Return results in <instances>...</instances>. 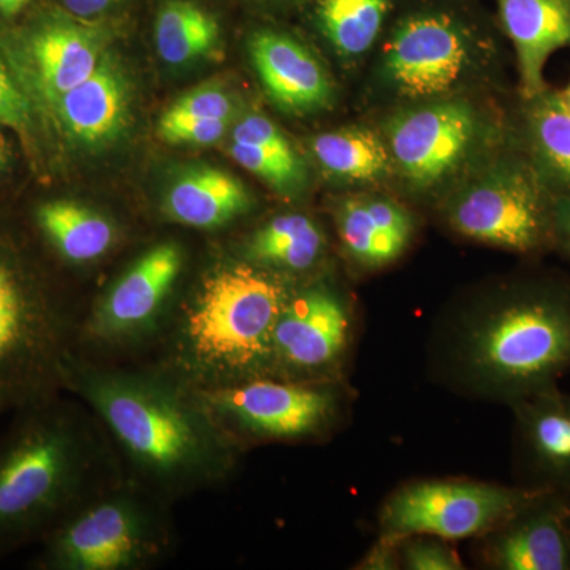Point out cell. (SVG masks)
Instances as JSON below:
<instances>
[{
    "label": "cell",
    "instance_id": "1",
    "mask_svg": "<svg viewBox=\"0 0 570 570\" xmlns=\"http://www.w3.org/2000/svg\"><path fill=\"white\" fill-rule=\"evenodd\" d=\"M426 373L452 395L512 406L570 370V276L524 272L452 299L431 321Z\"/></svg>",
    "mask_w": 570,
    "mask_h": 570
},
{
    "label": "cell",
    "instance_id": "2",
    "mask_svg": "<svg viewBox=\"0 0 570 570\" xmlns=\"http://www.w3.org/2000/svg\"><path fill=\"white\" fill-rule=\"evenodd\" d=\"M66 389L99 415L153 494H178L224 482L242 442L206 411L194 390L156 374L104 370L75 356Z\"/></svg>",
    "mask_w": 570,
    "mask_h": 570
},
{
    "label": "cell",
    "instance_id": "3",
    "mask_svg": "<svg viewBox=\"0 0 570 570\" xmlns=\"http://www.w3.org/2000/svg\"><path fill=\"white\" fill-rule=\"evenodd\" d=\"M104 448L59 396L18 411L0 438V554L41 539L94 493Z\"/></svg>",
    "mask_w": 570,
    "mask_h": 570
},
{
    "label": "cell",
    "instance_id": "4",
    "mask_svg": "<svg viewBox=\"0 0 570 570\" xmlns=\"http://www.w3.org/2000/svg\"><path fill=\"white\" fill-rule=\"evenodd\" d=\"M292 287L246 261L205 276L184 309L175 346L195 389L269 377L273 330Z\"/></svg>",
    "mask_w": 570,
    "mask_h": 570
},
{
    "label": "cell",
    "instance_id": "5",
    "mask_svg": "<svg viewBox=\"0 0 570 570\" xmlns=\"http://www.w3.org/2000/svg\"><path fill=\"white\" fill-rule=\"evenodd\" d=\"M78 335L77 321L0 245V414L66 389Z\"/></svg>",
    "mask_w": 570,
    "mask_h": 570
},
{
    "label": "cell",
    "instance_id": "6",
    "mask_svg": "<svg viewBox=\"0 0 570 570\" xmlns=\"http://www.w3.org/2000/svg\"><path fill=\"white\" fill-rule=\"evenodd\" d=\"M553 209L554 195L512 142L448 195L442 217L463 238L532 258L553 250Z\"/></svg>",
    "mask_w": 570,
    "mask_h": 570
},
{
    "label": "cell",
    "instance_id": "7",
    "mask_svg": "<svg viewBox=\"0 0 570 570\" xmlns=\"http://www.w3.org/2000/svg\"><path fill=\"white\" fill-rule=\"evenodd\" d=\"M41 542L37 569L138 570L164 557L170 534L151 491L122 487L85 499Z\"/></svg>",
    "mask_w": 570,
    "mask_h": 570
},
{
    "label": "cell",
    "instance_id": "8",
    "mask_svg": "<svg viewBox=\"0 0 570 570\" xmlns=\"http://www.w3.org/2000/svg\"><path fill=\"white\" fill-rule=\"evenodd\" d=\"M193 390L213 419L242 444L321 441L346 425L355 403L348 381L261 377Z\"/></svg>",
    "mask_w": 570,
    "mask_h": 570
},
{
    "label": "cell",
    "instance_id": "9",
    "mask_svg": "<svg viewBox=\"0 0 570 570\" xmlns=\"http://www.w3.org/2000/svg\"><path fill=\"white\" fill-rule=\"evenodd\" d=\"M501 138L497 121L456 96L423 100L393 115L385 126L393 168L419 194L448 186Z\"/></svg>",
    "mask_w": 570,
    "mask_h": 570
},
{
    "label": "cell",
    "instance_id": "10",
    "mask_svg": "<svg viewBox=\"0 0 570 570\" xmlns=\"http://www.w3.org/2000/svg\"><path fill=\"white\" fill-rule=\"evenodd\" d=\"M358 328V309L341 285L294 284L273 330L269 377L347 381Z\"/></svg>",
    "mask_w": 570,
    "mask_h": 570
},
{
    "label": "cell",
    "instance_id": "11",
    "mask_svg": "<svg viewBox=\"0 0 570 570\" xmlns=\"http://www.w3.org/2000/svg\"><path fill=\"white\" fill-rule=\"evenodd\" d=\"M535 490L464 478L415 479L401 483L382 502L379 538L434 535L459 542L493 530Z\"/></svg>",
    "mask_w": 570,
    "mask_h": 570
},
{
    "label": "cell",
    "instance_id": "12",
    "mask_svg": "<svg viewBox=\"0 0 570 570\" xmlns=\"http://www.w3.org/2000/svg\"><path fill=\"white\" fill-rule=\"evenodd\" d=\"M479 43L459 14L420 10L400 20L390 33L382 75L397 96L433 100L455 96L478 66Z\"/></svg>",
    "mask_w": 570,
    "mask_h": 570
},
{
    "label": "cell",
    "instance_id": "13",
    "mask_svg": "<svg viewBox=\"0 0 570 570\" xmlns=\"http://www.w3.org/2000/svg\"><path fill=\"white\" fill-rule=\"evenodd\" d=\"M475 557L491 570H570L568 497L535 491L475 539Z\"/></svg>",
    "mask_w": 570,
    "mask_h": 570
},
{
    "label": "cell",
    "instance_id": "14",
    "mask_svg": "<svg viewBox=\"0 0 570 570\" xmlns=\"http://www.w3.org/2000/svg\"><path fill=\"white\" fill-rule=\"evenodd\" d=\"M181 268L183 253L175 243L146 250L96 307L88 321L89 335L110 346L149 335L163 322Z\"/></svg>",
    "mask_w": 570,
    "mask_h": 570
},
{
    "label": "cell",
    "instance_id": "15",
    "mask_svg": "<svg viewBox=\"0 0 570 570\" xmlns=\"http://www.w3.org/2000/svg\"><path fill=\"white\" fill-rule=\"evenodd\" d=\"M509 409L517 485L570 494V393L550 385Z\"/></svg>",
    "mask_w": 570,
    "mask_h": 570
},
{
    "label": "cell",
    "instance_id": "16",
    "mask_svg": "<svg viewBox=\"0 0 570 570\" xmlns=\"http://www.w3.org/2000/svg\"><path fill=\"white\" fill-rule=\"evenodd\" d=\"M26 52L33 82L50 105L91 77L105 55L99 32L58 13L33 22Z\"/></svg>",
    "mask_w": 570,
    "mask_h": 570
},
{
    "label": "cell",
    "instance_id": "17",
    "mask_svg": "<svg viewBox=\"0 0 570 570\" xmlns=\"http://www.w3.org/2000/svg\"><path fill=\"white\" fill-rule=\"evenodd\" d=\"M249 52L265 92L277 107L306 115L332 105L335 89L325 67L294 37L264 29L254 33Z\"/></svg>",
    "mask_w": 570,
    "mask_h": 570
},
{
    "label": "cell",
    "instance_id": "18",
    "mask_svg": "<svg viewBox=\"0 0 570 570\" xmlns=\"http://www.w3.org/2000/svg\"><path fill=\"white\" fill-rule=\"evenodd\" d=\"M333 217L343 253L365 272L395 264L412 245L417 230L409 209L377 195L343 198Z\"/></svg>",
    "mask_w": 570,
    "mask_h": 570
},
{
    "label": "cell",
    "instance_id": "19",
    "mask_svg": "<svg viewBox=\"0 0 570 570\" xmlns=\"http://www.w3.org/2000/svg\"><path fill=\"white\" fill-rule=\"evenodd\" d=\"M498 9L515 50L520 96H535L547 88L551 56L570 48V0H498Z\"/></svg>",
    "mask_w": 570,
    "mask_h": 570
},
{
    "label": "cell",
    "instance_id": "20",
    "mask_svg": "<svg viewBox=\"0 0 570 570\" xmlns=\"http://www.w3.org/2000/svg\"><path fill=\"white\" fill-rule=\"evenodd\" d=\"M71 140L100 146L116 140L130 118V88L111 56L104 55L91 77L51 105Z\"/></svg>",
    "mask_w": 570,
    "mask_h": 570
},
{
    "label": "cell",
    "instance_id": "21",
    "mask_svg": "<svg viewBox=\"0 0 570 570\" xmlns=\"http://www.w3.org/2000/svg\"><path fill=\"white\" fill-rule=\"evenodd\" d=\"M512 142L554 197H570V110L561 92L547 86L535 96H520Z\"/></svg>",
    "mask_w": 570,
    "mask_h": 570
},
{
    "label": "cell",
    "instance_id": "22",
    "mask_svg": "<svg viewBox=\"0 0 570 570\" xmlns=\"http://www.w3.org/2000/svg\"><path fill=\"white\" fill-rule=\"evenodd\" d=\"M325 254L324 230L303 213L277 214L254 232L245 247L246 262L285 279L309 275Z\"/></svg>",
    "mask_w": 570,
    "mask_h": 570
},
{
    "label": "cell",
    "instance_id": "23",
    "mask_svg": "<svg viewBox=\"0 0 570 570\" xmlns=\"http://www.w3.org/2000/svg\"><path fill=\"white\" fill-rule=\"evenodd\" d=\"M250 208L246 187L217 168H197L168 190L165 212L176 223L197 228L219 227Z\"/></svg>",
    "mask_w": 570,
    "mask_h": 570
},
{
    "label": "cell",
    "instance_id": "24",
    "mask_svg": "<svg viewBox=\"0 0 570 570\" xmlns=\"http://www.w3.org/2000/svg\"><path fill=\"white\" fill-rule=\"evenodd\" d=\"M45 242L69 264L99 261L118 242V228L107 216L71 200H50L33 213Z\"/></svg>",
    "mask_w": 570,
    "mask_h": 570
},
{
    "label": "cell",
    "instance_id": "25",
    "mask_svg": "<svg viewBox=\"0 0 570 570\" xmlns=\"http://www.w3.org/2000/svg\"><path fill=\"white\" fill-rule=\"evenodd\" d=\"M311 151L326 174L341 181H379L393 168L385 140L362 127L317 135Z\"/></svg>",
    "mask_w": 570,
    "mask_h": 570
},
{
    "label": "cell",
    "instance_id": "26",
    "mask_svg": "<svg viewBox=\"0 0 570 570\" xmlns=\"http://www.w3.org/2000/svg\"><path fill=\"white\" fill-rule=\"evenodd\" d=\"M393 0H317L316 18L337 55L355 59L376 43Z\"/></svg>",
    "mask_w": 570,
    "mask_h": 570
},
{
    "label": "cell",
    "instance_id": "27",
    "mask_svg": "<svg viewBox=\"0 0 570 570\" xmlns=\"http://www.w3.org/2000/svg\"><path fill=\"white\" fill-rule=\"evenodd\" d=\"M216 18L189 0H171L157 14L156 47L170 66H183L208 55L219 43Z\"/></svg>",
    "mask_w": 570,
    "mask_h": 570
},
{
    "label": "cell",
    "instance_id": "28",
    "mask_svg": "<svg viewBox=\"0 0 570 570\" xmlns=\"http://www.w3.org/2000/svg\"><path fill=\"white\" fill-rule=\"evenodd\" d=\"M230 154L242 167L264 179L279 193H295L305 181V165L299 156H283L242 141H232Z\"/></svg>",
    "mask_w": 570,
    "mask_h": 570
},
{
    "label": "cell",
    "instance_id": "29",
    "mask_svg": "<svg viewBox=\"0 0 570 570\" xmlns=\"http://www.w3.org/2000/svg\"><path fill=\"white\" fill-rule=\"evenodd\" d=\"M400 568L403 570L466 569L450 540L434 535H409L400 540Z\"/></svg>",
    "mask_w": 570,
    "mask_h": 570
},
{
    "label": "cell",
    "instance_id": "30",
    "mask_svg": "<svg viewBox=\"0 0 570 570\" xmlns=\"http://www.w3.org/2000/svg\"><path fill=\"white\" fill-rule=\"evenodd\" d=\"M235 104L227 92L219 88H200L176 100L170 110L164 112L167 119H232Z\"/></svg>",
    "mask_w": 570,
    "mask_h": 570
},
{
    "label": "cell",
    "instance_id": "31",
    "mask_svg": "<svg viewBox=\"0 0 570 570\" xmlns=\"http://www.w3.org/2000/svg\"><path fill=\"white\" fill-rule=\"evenodd\" d=\"M232 119L160 118L157 134L170 145L212 146L223 140Z\"/></svg>",
    "mask_w": 570,
    "mask_h": 570
},
{
    "label": "cell",
    "instance_id": "32",
    "mask_svg": "<svg viewBox=\"0 0 570 570\" xmlns=\"http://www.w3.org/2000/svg\"><path fill=\"white\" fill-rule=\"evenodd\" d=\"M232 141L249 142V145L261 146V148L283 154V156H298L288 138L281 132L279 127L262 115L246 116L236 124Z\"/></svg>",
    "mask_w": 570,
    "mask_h": 570
},
{
    "label": "cell",
    "instance_id": "33",
    "mask_svg": "<svg viewBox=\"0 0 570 570\" xmlns=\"http://www.w3.org/2000/svg\"><path fill=\"white\" fill-rule=\"evenodd\" d=\"M31 107L20 85L13 80L6 63L0 61V124L17 130L28 129Z\"/></svg>",
    "mask_w": 570,
    "mask_h": 570
},
{
    "label": "cell",
    "instance_id": "34",
    "mask_svg": "<svg viewBox=\"0 0 570 570\" xmlns=\"http://www.w3.org/2000/svg\"><path fill=\"white\" fill-rule=\"evenodd\" d=\"M360 570H401L400 540L379 538L366 551L365 557L356 562Z\"/></svg>",
    "mask_w": 570,
    "mask_h": 570
},
{
    "label": "cell",
    "instance_id": "35",
    "mask_svg": "<svg viewBox=\"0 0 570 570\" xmlns=\"http://www.w3.org/2000/svg\"><path fill=\"white\" fill-rule=\"evenodd\" d=\"M553 250L570 261V197H554Z\"/></svg>",
    "mask_w": 570,
    "mask_h": 570
},
{
    "label": "cell",
    "instance_id": "36",
    "mask_svg": "<svg viewBox=\"0 0 570 570\" xmlns=\"http://www.w3.org/2000/svg\"><path fill=\"white\" fill-rule=\"evenodd\" d=\"M59 2L71 17L91 20V18L102 17L121 0H59Z\"/></svg>",
    "mask_w": 570,
    "mask_h": 570
},
{
    "label": "cell",
    "instance_id": "37",
    "mask_svg": "<svg viewBox=\"0 0 570 570\" xmlns=\"http://www.w3.org/2000/svg\"><path fill=\"white\" fill-rule=\"evenodd\" d=\"M33 0H0V17L14 18L31 7Z\"/></svg>",
    "mask_w": 570,
    "mask_h": 570
},
{
    "label": "cell",
    "instance_id": "38",
    "mask_svg": "<svg viewBox=\"0 0 570 570\" xmlns=\"http://www.w3.org/2000/svg\"><path fill=\"white\" fill-rule=\"evenodd\" d=\"M11 159L10 142L7 140L6 135L0 132V175L9 168Z\"/></svg>",
    "mask_w": 570,
    "mask_h": 570
},
{
    "label": "cell",
    "instance_id": "39",
    "mask_svg": "<svg viewBox=\"0 0 570 570\" xmlns=\"http://www.w3.org/2000/svg\"><path fill=\"white\" fill-rule=\"evenodd\" d=\"M562 100H564V104L568 105V108L570 110V82L568 85V88L564 89V91H561Z\"/></svg>",
    "mask_w": 570,
    "mask_h": 570
},
{
    "label": "cell",
    "instance_id": "40",
    "mask_svg": "<svg viewBox=\"0 0 570 570\" xmlns=\"http://www.w3.org/2000/svg\"><path fill=\"white\" fill-rule=\"evenodd\" d=\"M568 497V520H569V530H570V494H566Z\"/></svg>",
    "mask_w": 570,
    "mask_h": 570
}]
</instances>
